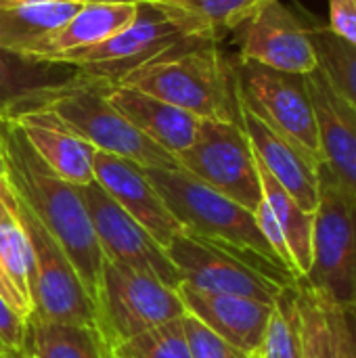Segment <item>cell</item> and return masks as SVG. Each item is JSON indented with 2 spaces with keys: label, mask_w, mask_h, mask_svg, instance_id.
Here are the masks:
<instances>
[{
  "label": "cell",
  "mask_w": 356,
  "mask_h": 358,
  "mask_svg": "<svg viewBox=\"0 0 356 358\" xmlns=\"http://www.w3.org/2000/svg\"><path fill=\"white\" fill-rule=\"evenodd\" d=\"M0 138L6 180L15 197L29 208V212L63 248L88 296L97 304L105 258L80 187L59 178L40 159L17 122L0 120Z\"/></svg>",
  "instance_id": "obj_1"
},
{
  "label": "cell",
  "mask_w": 356,
  "mask_h": 358,
  "mask_svg": "<svg viewBox=\"0 0 356 358\" xmlns=\"http://www.w3.org/2000/svg\"><path fill=\"white\" fill-rule=\"evenodd\" d=\"M113 84L185 109L199 120L241 124L233 59L216 42H187L122 73Z\"/></svg>",
  "instance_id": "obj_2"
},
{
  "label": "cell",
  "mask_w": 356,
  "mask_h": 358,
  "mask_svg": "<svg viewBox=\"0 0 356 358\" xmlns=\"http://www.w3.org/2000/svg\"><path fill=\"white\" fill-rule=\"evenodd\" d=\"M166 252L187 285L210 294H229L275 304L281 292L298 281L281 262L227 241L201 237L187 229L172 239Z\"/></svg>",
  "instance_id": "obj_3"
},
{
  "label": "cell",
  "mask_w": 356,
  "mask_h": 358,
  "mask_svg": "<svg viewBox=\"0 0 356 358\" xmlns=\"http://www.w3.org/2000/svg\"><path fill=\"white\" fill-rule=\"evenodd\" d=\"M302 281L325 302L356 308V197L319 166L313 262Z\"/></svg>",
  "instance_id": "obj_4"
},
{
  "label": "cell",
  "mask_w": 356,
  "mask_h": 358,
  "mask_svg": "<svg viewBox=\"0 0 356 358\" xmlns=\"http://www.w3.org/2000/svg\"><path fill=\"white\" fill-rule=\"evenodd\" d=\"M145 172L183 229L208 239H218L258 252L275 262H281L260 233L254 212L248 208L214 191L183 168H145Z\"/></svg>",
  "instance_id": "obj_5"
},
{
  "label": "cell",
  "mask_w": 356,
  "mask_h": 358,
  "mask_svg": "<svg viewBox=\"0 0 356 358\" xmlns=\"http://www.w3.org/2000/svg\"><path fill=\"white\" fill-rule=\"evenodd\" d=\"M15 216L31 252V317L44 323L99 327V308L88 296L63 248L19 199L15 206Z\"/></svg>",
  "instance_id": "obj_6"
},
{
  "label": "cell",
  "mask_w": 356,
  "mask_h": 358,
  "mask_svg": "<svg viewBox=\"0 0 356 358\" xmlns=\"http://www.w3.org/2000/svg\"><path fill=\"white\" fill-rule=\"evenodd\" d=\"M111 86L113 82L109 78H101L61 96L48 107V111H52L71 132L82 136L97 151L134 162L143 168H180L172 153L147 138L111 105L107 99Z\"/></svg>",
  "instance_id": "obj_7"
},
{
  "label": "cell",
  "mask_w": 356,
  "mask_h": 358,
  "mask_svg": "<svg viewBox=\"0 0 356 358\" xmlns=\"http://www.w3.org/2000/svg\"><path fill=\"white\" fill-rule=\"evenodd\" d=\"M97 308L99 331L109 350L187 315L176 289L164 285L155 277L109 260H103Z\"/></svg>",
  "instance_id": "obj_8"
},
{
  "label": "cell",
  "mask_w": 356,
  "mask_h": 358,
  "mask_svg": "<svg viewBox=\"0 0 356 358\" xmlns=\"http://www.w3.org/2000/svg\"><path fill=\"white\" fill-rule=\"evenodd\" d=\"M233 67L239 101L321 166L319 128L306 76L285 73L239 59H233Z\"/></svg>",
  "instance_id": "obj_9"
},
{
  "label": "cell",
  "mask_w": 356,
  "mask_h": 358,
  "mask_svg": "<svg viewBox=\"0 0 356 358\" xmlns=\"http://www.w3.org/2000/svg\"><path fill=\"white\" fill-rule=\"evenodd\" d=\"M176 162L185 172L250 212L262 201L256 155L241 124L201 120L193 145L178 153Z\"/></svg>",
  "instance_id": "obj_10"
},
{
  "label": "cell",
  "mask_w": 356,
  "mask_h": 358,
  "mask_svg": "<svg viewBox=\"0 0 356 358\" xmlns=\"http://www.w3.org/2000/svg\"><path fill=\"white\" fill-rule=\"evenodd\" d=\"M80 193L105 260L155 277L172 289H178L185 283L168 252L130 214H126L97 180L80 187Z\"/></svg>",
  "instance_id": "obj_11"
},
{
  "label": "cell",
  "mask_w": 356,
  "mask_h": 358,
  "mask_svg": "<svg viewBox=\"0 0 356 358\" xmlns=\"http://www.w3.org/2000/svg\"><path fill=\"white\" fill-rule=\"evenodd\" d=\"M187 42H193V40L185 38L183 31L174 27L153 4L143 2L138 17L120 34L94 46L78 48V50L52 57L48 61L71 65L90 73H99L115 82L122 73L130 71L132 67Z\"/></svg>",
  "instance_id": "obj_12"
},
{
  "label": "cell",
  "mask_w": 356,
  "mask_h": 358,
  "mask_svg": "<svg viewBox=\"0 0 356 358\" xmlns=\"http://www.w3.org/2000/svg\"><path fill=\"white\" fill-rule=\"evenodd\" d=\"M239 61H252L277 71L306 76L319 67L308 29L294 6L279 0L264 2L235 29Z\"/></svg>",
  "instance_id": "obj_13"
},
{
  "label": "cell",
  "mask_w": 356,
  "mask_h": 358,
  "mask_svg": "<svg viewBox=\"0 0 356 358\" xmlns=\"http://www.w3.org/2000/svg\"><path fill=\"white\" fill-rule=\"evenodd\" d=\"M101 78L105 76L0 48V120L17 122L23 115L44 111L61 96Z\"/></svg>",
  "instance_id": "obj_14"
},
{
  "label": "cell",
  "mask_w": 356,
  "mask_h": 358,
  "mask_svg": "<svg viewBox=\"0 0 356 358\" xmlns=\"http://www.w3.org/2000/svg\"><path fill=\"white\" fill-rule=\"evenodd\" d=\"M92 170L94 180L101 185V189L126 214H130L164 250L183 231L178 220L172 216V212L151 185L143 166L97 151Z\"/></svg>",
  "instance_id": "obj_15"
},
{
  "label": "cell",
  "mask_w": 356,
  "mask_h": 358,
  "mask_svg": "<svg viewBox=\"0 0 356 358\" xmlns=\"http://www.w3.org/2000/svg\"><path fill=\"white\" fill-rule=\"evenodd\" d=\"M317 115L323 166L356 197V107L317 67L306 73Z\"/></svg>",
  "instance_id": "obj_16"
},
{
  "label": "cell",
  "mask_w": 356,
  "mask_h": 358,
  "mask_svg": "<svg viewBox=\"0 0 356 358\" xmlns=\"http://www.w3.org/2000/svg\"><path fill=\"white\" fill-rule=\"evenodd\" d=\"M176 292L187 308V315L201 321L208 329H212L243 355L260 358L273 304L241 296L210 294L187 283H183Z\"/></svg>",
  "instance_id": "obj_17"
},
{
  "label": "cell",
  "mask_w": 356,
  "mask_h": 358,
  "mask_svg": "<svg viewBox=\"0 0 356 358\" xmlns=\"http://www.w3.org/2000/svg\"><path fill=\"white\" fill-rule=\"evenodd\" d=\"M241 128L250 138L256 159L304 208L315 212L319 201V164L283 134L275 132L241 101Z\"/></svg>",
  "instance_id": "obj_18"
},
{
  "label": "cell",
  "mask_w": 356,
  "mask_h": 358,
  "mask_svg": "<svg viewBox=\"0 0 356 358\" xmlns=\"http://www.w3.org/2000/svg\"><path fill=\"white\" fill-rule=\"evenodd\" d=\"M17 124L31 149L59 178L76 187H84L94 180L92 162L97 149L71 132L52 111L44 109L23 115Z\"/></svg>",
  "instance_id": "obj_19"
},
{
  "label": "cell",
  "mask_w": 356,
  "mask_h": 358,
  "mask_svg": "<svg viewBox=\"0 0 356 358\" xmlns=\"http://www.w3.org/2000/svg\"><path fill=\"white\" fill-rule=\"evenodd\" d=\"M107 99L132 126L174 157L189 149L197 136L201 120L166 101L118 84L109 88Z\"/></svg>",
  "instance_id": "obj_20"
},
{
  "label": "cell",
  "mask_w": 356,
  "mask_h": 358,
  "mask_svg": "<svg viewBox=\"0 0 356 358\" xmlns=\"http://www.w3.org/2000/svg\"><path fill=\"white\" fill-rule=\"evenodd\" d=\"M269 0H151L185 38L193 42H218L225 34L243 25Z\"/></svg>",
  "instance_id": "obj_21"
},
{
  "label": "cell",
  "mask_w": 356,
  "mask_h": 358,
  "mask_svg": "<svg viewBox=\"0 0 356 358\" xmlns=\"http://www.w3.org/2000/svg\"><path fill=\"white\" fill-rule=\"evenodd\" d=\"M141 4H84L65 25L52 31L29 59L48 61L52 57L88 48L120 34L138 17Z\"/></svg>",
  "instance_id": "obj_22"
},
{
  "label": "cell",
  "mask_w": 356,
  "mask_h": 358,
  "mask_svg": "<svg viewBox=\"0 0 356 358\" xmlns=\"http://www.w3.org/2000/svg\"><path fill=\"white\" fill-rule=\"evenodd\" d=\"M82 6L84 2L78 0L0 6V48L31 57V52Z\"/></svg>",
  "instance_id": "obj_23"
},
{
  "label": "cell",
  "mask_w": 356,
  "mask_h": 358,
  "mask_svg": "<svg viewBox=\"0 0 356 358\" xmlns=\"http://www.w3.org/2000/svg\"><path fill=\"white\" fill-rule=\"evenodd\" d=\"M34 358H109V348L99 327L27 321L23 350Z\"/></svg>",
  "instance_id": "obj_24"
},
{
  "label": "cell",
  "mask_w": 356,
  "mask_h": 358,
  "mask_svg": "<svg viewBox=\"0 0 356 358\" xmlns=\"http://www.w3.org/2000/svg\"><path fill=\"white\" fill-rule=\"evenodd\" d=\"M258 174H260V187L262 197L271 206L273 214L277 216V222L285 235L294 266L298 271V277H306L313 262V224H315V212H306L300 208V203L266 172V168L256 159Z\"/></svg>",
  "instance_id": "obj_25"
},
{
  "label": "cell",
  "mask_w": 356,
  "mask_h": 358,
  "mask_svg": "<svg viewBox=\"0 0 356 358\" xmlns=\"http://www.w3.org/2000/svg\"><path fill=\"white\" fill-rule=\"evenodd\" d=\"M294 8L308 29L319 69L329 78L336 90L342 92L356 107V46L336 36L329 25L315 17V13L300 4H294Z\"/></svg>",
  "instance_id": "obj_26"
},
{
  "label": "cell",
  "mask_w": 356,
  "mask_h": 358,
  "mask_svg": "<svg viewBox=\"0 0 356 358\" xmlns=\"http://www.w3.org/2000/svg\"><path fill=\"white\" fill-rule=\"evenodd\" d=\"M304 358H338V342L332 323V306L302 279L296 281Z\"/></svg>",
  "instance_id": "obj_27"
},
{
  "label": "cell",
  "mask_w": 356,
  "mask_h": 358,
  "mask_svg": "<svg viewBox=\"0 0 356 358\" xmlns=\"http://www.w3.org/2000/svg\"><path fill=\"white\" fill-rule=\"evenodd\" d=\"M17 197L2 201L0 206V271L19 292V296L31 306L29 300V273H31V252L27 237L15 216Z\"/></svg>",
  "instance_id": "obj_28"
},
{
  "label": "cell",
  "mask_w": 356,
  "mask_h": 358,
  "mask_svg": "<svg viewBox=\"0 0 356 358\" xmlns=\"http://www.w3.org/2000/svg\"><path fill=\"white\" fill-rule=\"evenodd\" d=\"M260 358H304L296 283L285 287L273 304Z\"/></svg>",
  "instance_id": "obj_29"
},
{
  "label": "cell",
  "mask_w": 356,
  "mask_h": 358,
  "mask_svg": "<svg viewBox=\"0 0 356 358\" xmlns=\"http://www.w3.org/2000/svg\"><path fill=\"white\" fill-rule=\"evenodd\" d=\"M115 358H191L180 319L145 331L109 350Z\"/></svg>",
  "instance_id": "obj_30"
},
{
  "label": "cell",
  "mask_w": 356,
  "mask_h": 358,
  "mask_svg": "<svg viewBox=\"0 0 356 358\" xmlns=\"http://www.w3.org/2000/svg\"><path fill=\"white\" fill-rule=\"evenodd\" d=\"M191 358H250L191 315L180 319Z\"/></svg>",
  "instance_id": "obj_31"
},
{
  "label": "cell",
  "mask_w": 356,
  "mask_h": 358,
  "mask_svg": "<svg viewBox=\"0 0 356 358\" xmlns=\"http://www.w3.org/2000/svg\"><path fill=\"white\" fill-rule=\"evenodd\" d=\"M254 216H256V222H258L260 233L264 235V239L269 241V245L273 248V252H275V254L279 256V260L298 277V271H296V266H294V260H292V254H290L285 235H283V231H281V227H279V222H277V216L273 214L271 206L264 201V197H262L260 206L254 210ZM298 279H300V277H298Z\"/></svg>",
  "instance_id": "obj_32"
},
{
  "label": "cell",
  "mask_w": 356,
  "mask_h": 358,
  "mask_svg": "<svg viewBox=\"0 0 356 358\" xmlns=\"http://www.w3.org/2000/svg\"><path fill=\"white\" fill-rule=\"evenodd\" d=\"M27 321L13 310V306L0 296V342L8 355H19L25 344Z\"/></svg>",
  "instance_id": "obj_33"
},
{
  "label": "cell",
  "mask_w": 356,
  "mask_h": 358,
  "mask_svg": "<svg viewBox=\"0 0 356 358\" xmlns=\"http://www.w3.org/2000/svg\"><path fill=\"white\" fill-rule=\"evenodd\" d=\"M332 306V323L338 342V358H356V308Z\"/></svg>",
  "instance_id": "obj_34"
},
{
  "label": "cell",
  "mask_w": 356,
  "mask_h": 358,
  "mask_svg": "<svg viewBox=\"0 0 356 358\" xmlns=\"http://www.w3.org/2000/svg\"><path fill=\"white\" fill-rule=\"evenodd\" d=\"M329 29L356 46V0H329Z\"/></svg>",
  "instance_id": "obj_35"
},
{
  "label": "cell",
  "mask_w": 356,
  "mask_h": 358,
  "mask_svg": "<svg viewBox=\"0 0 356 358\" xmlns=\"http://www.w3.org/2000/svg\"><path fill=\"white\" fill-rule=\"evenodd\" d=\"M0 296L13 306V310H15L17 315H21L25 321H29V317H31V306L19 296V292L10 285V281L4 277L2 271H0Z\"/></svg>",
  "instance_id": "obj_36"
},
{
  "label": "cell",
  "mask_w": 356,
  "mask_h": 358,
  "mask_svg": "<svg viewBox=\"0 0 356 358\" xmlns=\"http://www.w3.org/2000/svg\"><path fill=\"white\" fill-rule=\"evenodd\" d=\"M84 4H143V2H151V0H78Z\"/></svg>",
  "instance_id": "obj_37"
},
{
  "label": "cell",
  "mask_w": 356,
  "mask_h": 358,
  "mask_svg": "<svg viewBox=\"0 0 356 358\" xmlns=\"http://www.w3.org/2000/svg\"><path fill=\"white\" fill-rule=\"evenodd\" d=\"M42 2H61V0H0V6H15V4H42Z\"/></svg>",
  "instance_id": "obj_38"
},
{
  "label": "cell",
  "mask_w": 356,
  "mask_h": 358,
  "mask_svg": "<svg viewBox=\"0 0 356 358\" xmlns=\"http://www.w3.org/2000/svg\"><path fill=\"white\" fill-rule=\"evenodd\" d=\"M6 182V164H4V151H2V138H0V185Z\"/></svg>",
  "instance_id": "obj_39"
},
{
  "label": "cell",
  "mask_w": 356,
  "mask_h": 358,
  "mask_svg": "<svg viewBox=\"0 0 356 358\" xmlns=\"http://www.w3.org/2000/svg\"><path fill=\"white\" fill-rule=\"evenodd\" d=\"M17 358H34V357H29V355H25V352H19V355H17Z\"/></svg>",
  "instance_id": "obj_40"
},
{
  "label": "cell",
  "mask_w": 356,
  "mask_h": 358,
  "mask_svg": "<svg viewBox=\"0 0 356 358\" xmlns=\"http://www.w3.org/2000/svg\"><path fill=\"white\" fill-rule=\"evenodd\" d=\"M0 355H8V352H6V348L2 346V342H0Z\"/></svg>",
  "instance_id": "obj_41"
},
{
  "label": "cell",
  "mask_w": 356,
  "mask_h": 358,
  "mask_svg": "<svg viewBox=\"0 0 356 358\" xmlns=\"http://www.w3.org/2000/svg\"><path fill=\"white\" fill-rule=\"evenodd\" d=\"M0 358H17V355H0Z\"/></svg>",
  "instance_id": "obj_42"
},
{
  "label": "cell",
  "mask_w": 356,
  "mask_h": 358,
  "mask_svg": "<svg viewBox=\"0 0 356 358\" xmlns=\"http://www.w3.org/2000/svg\"><path fill=\"white\" fill-rule=\"evenodd\" d=\"M109 358H115V357H111V355H109Z\"/></svg>",
  "instance_id": "obj_43"
},
{
  "label": "cell",
  "mask_w": 356,
  "mask_h": 358,
  "mask_svg": "<svg viewBox=\"0 0 356 358\" xmlns=\"http://www.w3.org/2000/svg\"><path fill=\"white\" fill-rule=\"evenodd\" d=\"M0 206H2V201H0Z\"/></svg>",
  "instance_id": "obj_44"
}]
</instances>
